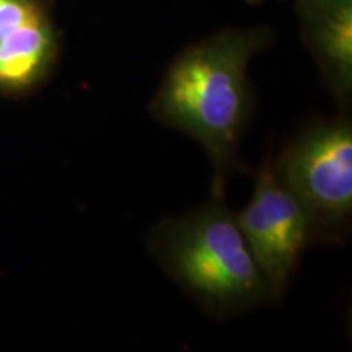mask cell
I'll use <instances>...</instances> for the list:
<instances>
[{
	"mask_svg": "<svg viewBox=\"0 0 352 352\" xmlns=\"http://www.w3.org/2000/svg\"><path fill=\"white\" fill-rule=\"evenodd\" d=\"M272 39L267 28L223 30L182 51L151 104L153 118L197 140L214 165L212 183L239 168V145L253 111L248 64Z\"/></svg>",
	"mask_w": 352,
	"mask_h": 352,
	"instance_id": "obj_1",
	"label": "cell"
},
{
	"mask_svg": "<svg viewBox=\"0 0 352 352\" xmlns=\"http://www.w3.org/2000/svg\"><path fill=\"white\" fill-rule=\"evenodd\" d=\"M147 245L162 270L209 314H240L274 297L228 208L226 184L212 183L199 209L158 222Z\"/></svg>",
	"mask_w": 352,
	"mask_h": 352,
	"instance_id": "obj_2",
	"label": "cell"
},
{
	"mask_svg": "<svg viewBox=\"0 0 352 352\" xmlns=\"http://www.w3.org/2000/svg\"><path fill=\"white\" fill-rule=\"evenodd\" d=\"M277 182L310 220L314 240L333 239L352 214V127L346 120L310 126L272 164Z\"/></svg>",
	"mask_w": 352,
	"mask_h": 352,
	"instance_id": "obj_3",
	"label": "cell"
},
{
	"mask_svg": "<svg viewBox=\"0 0 352 352\" xmlns=\"http://www.w3.org/2000/svg\"><path fill=\"white\" fill-rule=\"evenodd\" d=\"M236 222L259 271L279 297L314 232L298 202L277 182L270 157L258 171L252 199L236 214Z\"/></svg>",
	"mask_w": 352,
	"mask_h": 352,
	"instance_id": "obj_4",
	"label": "cell"
},
{
	"mask_svg": "<svg viewBox=\"0 0 352 352\" xmlns=\"http://www.w3.org/2000/svg\"><path fill=\"white\" fill-rule=\"evenodd\" d=\"M307 50L342 103L352 94V0H297Z\"/></svg>",
	"mask_w": 352,
	"mask_h": 352,
	"instance_id": "obj_5",
	"label": "cell"
},
{
	"mask_svg": "<svg viewBox=\"0 0 352 352\" xmlns=\"http://www.w3.org/2000/svg\"><path fill=\"white\" fill-rule=\"evenodd\" d=\"M60 41L52 15L21 26L0 43V96H25L41 87L56 67Z\"/></svg>",
	"mask_w": 352,
	"mask_h": 352,
	"instance_id": "obj_6",
	"label": "cell"
},
{
	"mask_svg": "<svg viewBox=\"0 0 352 352\" xmlns=\"http://www.w3.org/2000/svg\"><path fill=\"white\" fill-rule=\"evenodd\" d=\"M50 13L47 0H0V43L21 26Z\"/></svg>",
	"mask_w": 352,
	"mask_h": 352,
	"instance_id": "obj_7",
	"label": "cell"
},
{
	"mask_svg": "<svg viewBox=\"0 0 352 352\" xmlns=\"http://www.w3.org/2000/svg\"><path fill=\"white\" fill-rule=\"evenodd\" d=\"M245 2H248V3H258V2H263V0H245Z\"/></svg>",
	"mask_w": 352,
	"mask_h": 352,
	"instance_id": "obj_8",
	"label": "cell"
}]
</instances>
